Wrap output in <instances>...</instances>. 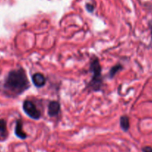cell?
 <instances>
[{
  "instance_id": "1",
  "label": "cell",
  "mask_w": 152,
  "mask_h": 152,
  "mask_svg": "<svg viewBox=\"0 0 152 152\" xmlns=\"http://www.w3.org/2000/svg\"><path fill=\"white\" fill-rule=\"evenodd\" d=\"M29 86L26 72L20 69L9 72L5 79L3 88L10 96H16L27 90Z\"/></svg>"
},
{
  "instance_id": "2",
  "label": "cell",
  "mask_w": 152,
  "mask_h": 152,
  "mask_svg": "<svg viewBox=\"0 0 152 152\" xmlns=\"http://www.w3.org/2000/svg\"><path fill=\"white\" fill-rule=\"evenodd\" d=\"M90 70L93 72V77L88 84V87L93 91H99L103 85V80L102 75V67L99 60L93 58L90 64Z\"/></svg>"
},
{
  "instance_id": "3",
  "label": "cell",
  "mask_w": 152,
  "mask_h": 152,
  "mask_svg": "<svg viewBox=\"0 0 152 152\" xmlns=\"http://www.w3.org/2000/svg\"><path fill=\"white\" fill-rule=\"evenodd\" d=\"M23 108L24 112L31 119L38 120L41 117V112H40V110L37 109L36 105L31 101H24L23 104Z\"/></svg>"
},
{
  "instance_id": "4",
  "label": "cell",
  "mask_w": 152,
  "mask_h": 152,
  "mask_svg": "<svg viewBox=\"0 0 152 152\" xmlns=\"http://www.w3.org/2000/svg\"><path fill=\"white\" fill-rule=\"evenodd\" d=\"M60 110H61V105L59 102L56 101H52L48 106V114L51 117H54V116H58Z\"/></svg>"
},
{
  "instance_id": "5",
  "label": "cell",
  "mask_w": 152,
  "mask_h": 152,
  "mask_svg": "<svg viewBox=\"0 0 152 152\" xmlns=\"http://www.w3.org/2000/svg\"><path fill=\"white\" fill-rule=\"evenodd\" d=\"M32 82L37 87H43L46 84V78L41 73H35L32 75Z\"/></svg>"
},
{
  "instance_id": "6",
  "label": "cell",
  "mask_w": 152,
  "mask_h": 152,
  "mask_svg": "<svg viewBox=\"0 0 152 152\" xmlns=\"http://www.w3.org/2000/svg\"><path fill=\"white\" fill-rule=\"evenodd\" d=\"M15 135L21 140H26L28 137L26 133L23 131V122H22L21 119H17V122H16Z\"/></svg>"
},
{
  "instance_id": "7",
  "label": "cell",
  "mask_w": 152,
  "mask_h": 152,
  "mask_svg": "<svg viewBox=\"0 0 152 152\" xmlns=\"http://www.w3.org/2000/svg\"><path fill=\"white\" fill-rule=\"evenodd\" d=\"M8 137L6 122L5 119H0V140H5Z\"/></svg>"
},
{
  "instance_id": "8",
  "label": "cell",
  "mask_w": 152,
  "mask_h": 152,
  "mask_svg": "<svg viewBox=\"0 0 152 152\" xmlns=\"http://www.w3.org/2000/svg\"><path fill=\"white\" fill-rule=\"evenodd\" d=\"M120 126L124 131H128L130 128L129 118L127 116H122L120 118Z\"/></svg>"
},
{
  "instance_id": "9",
  "label": "cell",
  "mask_w": 152,
  "mask_h": 152,
  "mask_svg": "<svg viewBox=\"0 0 152 152\" xmlns=\"http://www.w3.org/2000/svg\"><path fill=\"white\" fill-rule=\"evenodd\" d=\"M121 69H122V66H121L120 64H117V65L114 66L112 67L111 69L110 70V78L114 77V75H115L118 72L120 71Z\"/></svg>"
},
{
  "instance_id": "10",
  "label": "cell",
  "mask_w": 152,
  "mask_h": 152,
  "mask_svg": "<svg viewBox=\"0 0 152 152\" xmlns=\"http://www.w3.org/2000/svg\"><path fill=\"white\" fill-rule=\"evenodd\" d=\"M142 152H152V147L150 146H145L142 149Z\"/></svg>"
},
{
  "instance_id": "11",
  "label": "cell",
  "mask_w": 152,
  "mask_h": 152,
  "mask_svg": "<svg viewBox=\"0 0 152 152\" xmlns=\"http://www.w3.org/2000/svg\"><path fill=\"white\" fill-rule=\"evenodd\" d=\"M86 8H87V10L89 12H93V11L94 10V6H93V5H91L90 4H87Z\"/></svg>"
},
{
  "instance_id": "12",
  "label": "cell",
  "mask_w": 152,
  "mask_h": 152,
  "mask_svg": "<svg viewBox=\"0 0 152 152\" xmlns=\"http://www.w3.org/2000/svg\"><path fill=\"white\" fill-rule=\"evenodd\" d=\"M151 40H152V26H151Z\"/></svg>"
}]
</instances>
